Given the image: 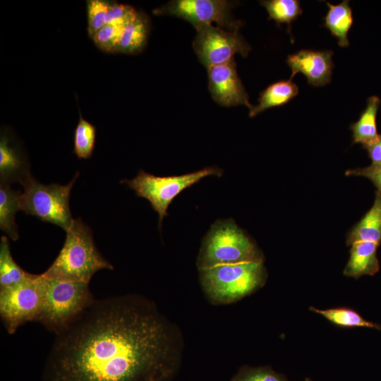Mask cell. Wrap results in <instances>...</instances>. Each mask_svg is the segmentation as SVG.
<instances>
[{
	"instance_id": "1",
	"label": "cell",
	"mask_w": 381,
	"mask_h": 381,
	"mask_svg": "<svg viewBox=\"0 0 381 381\" xmlns=\"http://www.w3.org/2000/svg\"><path fill=\"white\" fill-rule=\"evenodd\" d=\"M181 334L150 300H95L56 334L44 381H166L183 350Z\"/></svg>"
},
{
	"instance_id": "2",
	"label": "cell",
	"mask_w": 381,
	"mask_h": 381,
	"mask_svg": "<svg viewBox=\"0 0 381 381\" xmlns=\"http://www.w3.org/2000/svg\"><path fill=\"white\" fill-rule=\"evenodd\" d=\"M66 234L61 250L50 267L42 274L44 277L89 284L99 270L114 269L97 249L92 231L81 219H74Z\"/></svg>"
},
{
	"instance_id": "3",
	"label": "cell",
	"mask_w": 381,
	"mask_h": 381,
	"mask_svg": "<svg viewBox=\"0 0 381 381\" xmlns=\"http://www.w3.org/2000/svg\"><path fill=\"white\" fill-rule=\"evenodd\" d=\"M202 289L214 304L236 302L261 288L267 280L264 261L224 264L199 270Z\"/></svg>"
},
{
	"instance_id": "4",
	"label": "cell",
	"mask_w": 381,
	"mask_h": 381,
	"mask_svg": "<svg viewBox=\"0 0 381 381\" xmlns=\"http://www.w3.org/2000/svg\"><path fill=\"white\" fill-rule=\"evenodd\" d=\"M249 261H264V255L255 242L229 218L212 224L202 238L196 265L200 270Z\"/></svg>"
},
{
	"instance_id": "5",
	"label": "cell",
	"mask_w": 381,
	"mask_h": 381,
	"mask_svg": "<svg viewBox=\"0 0 381 381\" xmlns=\"http://www.w3.org/2000/svg\"><path fill=\"white\" fill-rule=\"evenodd\" d=\"M43 277L44 298L37 322L56 334L76 320L95 299L88 283Z\"/></svg>"
},
{
	"instance_id": "6",
	"label": "cell",
	"mask_w": 381,
	"mask_h": 381,
	"mask_svg": "<svg viewBox=\"0 0 381 381\" xmlns=\"http://www.w3.org/2000/svg\"><path fill=\"white\" fill-rule=\"evenodd\" d=\"M223 170L217 167H208L182 175L157 176L140 170L133 179L120 182L127 185L138 197L147 199L159 214V229L173 200L185 189L193 186L208 176L220 177Z\"/></svg>"
},
{
	"instance_id": "7",
	"label": "cell",
	"mask_w": 381,
	"mask_h": 381,
	"mask_svg": "<svg viewBox=\"0 0 381 381\" xmlns=\"http://www.w3.org/2000/svg\"><path fill=\"white\" fill-rule=\"evenodd\" d=\"M79 173L66 185L43 184L32 176L23 185L20 198V210L43 222L56 224L66 231L72 225L69 199Z\"/></svg>"
},
{
	"instance_id": "8",
	"label": "cell",
	"mask_w": 381,
	"mask_h": 381,
	"mask_svg": "<svg viewBox=\"0 0 381 381\" xmlns=\"http://www.w3.org/2000/svg\"><path fill=\"white\" fill-rule=\"evenodd\" d=\"M44 298V277L30 274L20 283L0 289V315L8 334L28 322H37Z\"/></svg>"
},
{
	"instance_id": "9",
	"label": "cell",
	"mask_w": 381,
	"mask_h": 381,
	"mask_svg": "<svg viewBox=\"0 0 381 381\" xmlns=\"http://www.w3.org/2000/svg\"><path fill=\"white\" fill-rule=\"evenodd\" d=\"M195 28L197 33L193 49L200 61L207 68L230 61L236 54L246 57L251 49L238 30H224L212 25Z\"/></svg>"
},
{
	"instance_id": "10",
	"label": "cell",
	"mask_w": 381,
	"mask_h": 381,
	"mask_svg": "<svg viewBox=\"0 0 381 381\" xmlns=\"http://www.w3.org/2000/svg\"><path fill=\"white\" fill-rule=\"evenodd\" d=\"M232 3L225 0H175L157 8V15L167 14L182 18L195 28L215 23L229 31L238 30L241 21L233 18Z\"/></svg>"
},
{
	"instance_id": "11",
	"label": "cell",
	"mask_w": 381,
	"mask_h": 381,
	"mask_svg": "<svg viewBox=\"0 0 381 381\" xmlns=\"http://www.w3.org/2000/svg\"><path fill=\"white\" fill-rule=\"evenodd\" d=\"M207 70L209 90L217 103L224 107L245 105L249 109L252 108L234 59Z\"/></svg>"
},
{
	"instance_id": "12",
	"label": "cell",
	"mask_w": 381,
	"mask_h": 381,
	"mask_svg": "<svg viewBox=\"0 0 381 381\" xmlns=\"http://www.w3.org/2000/svg\"><path fill=\"white\" fill-rule=\"evenodd\" d=\"M332 55L333 52L331 50L312 49H302L289 54L286 63L291 71L290 79L298 73H301L311 85L320 87L328 84L334 68Z\"/></svg>"
},
{
	"instance_id": "13",
	"label": "cell",
	"mask_w": 381,
	"mask_h": 381,
	"mask_svg": "<svg viewBox=\"0 0 381 381\" xmlns=\"http://www.w3.org/2000/svg\"><path fill=\"white\" fill-rule=\"evenodd\" d=\"M32 175L30 164L20 146L8 132L1 131L0 136V183L11 185L18 182L22 186Z\"/></svg>"
},
{
	"instance_id": "14",
	"label": "cell",
	"mask_w": 381,
	"mask_h": 381,
	"mask_svg": "<svg viewBox=\"0 0 381 381\" xmlns=\"http://www.w3.org/2000/svg\"><path fill=\"white\" fill-rule=\"evenodd\" d=\"M379 244L370 241H358L351 246L350 256L344 269L346 277L358 279L374 275L380 269L377 257Z\"/></svg>"
},
{
	"instance_id": "15",
	"label": "cell",
	"mask_w": 381,
	"mask_h": 381,
	"mask_svg": "<svg viewBox=\"0 0 381 381\" xmlns=\"http://www.w3.org/2000/svg\"><path fill=\"white\" fill-rule=\"evenodd\" d=\"M358 241L381 243V194L377 192L370 209L346 234L347 246Z\"/></svg>"
},
{
	"instance_id": "16",
	"label": "cell",
	"mask_w": 381,
	"mask_h": 381,
	"mask_svg": "<svg viewBox=\"0 0 381 381\" xmlns=\"http://www.w3.org/2000/svg\"><path fill=\"white\" fill-rule=\"evenodd\" d=\"M380 99L373 95L368 98L366 107L361 112L359 119L351 123L353 144L368 145L376 141L380 135L377 130L376 118L380 106Z\"/></svg>"
},
{
	"instance_id": "17",
	"label": "cell",
	"mask_w": 381,
	"mask_h": 381,
	"mask_svg": "<svg viewBox=\"0 0 381 381\" xmlns=\"http://www.w3.org/2000/svg\"><path fill=\"white\" fill-rule=\"evenodd\" d=\"M298 92V87L291 79L275 82L260 93L258 104L249 109V116L254 117L267 109L283 106L295 97Z\"/></svg>"
},
{
	"instance_id": "18",
	"label": "cell",
	"mask_w": 381,
	"mask_h": 381,
	"mask_svg": "<svg viewBox=\"0 0 381 381\" xmlns=\"http://www.w3.org/2000/svg\"><path fill=\"white\" fill-rule=\"evenodd\" d=\"M326 4L329 8L324 18V26L337 39L340 47H349L348 32L353 22L349 1L344 0L337 5L329 2Z\"/></svg>"
},
{
	"instance_id": "19",
	"label": "cell",
	"mask_w": 381,
	"mask_h": 381,
	"mask_svg": "<svg viewBox=\"0 0 381 381\" xmlns=\"http://www.w3.org/2000/svg\"><path fill=\"white\" fill-rule=\"evenodd\" d=\"M148 32V19L145 14L138 13L134 19L124 26L118 52L128 54L140 52L147 44Z\"/></svg>"
},
{
	"instance_id": "20",
	"label": "cell",
	"mask_w": 381,
	"mask_h": 381,
	"mask_svg": "<svg viewBox=\"0 0 381 381\" xmlns=\"http://www.w3.org/2000/svg\"><path fill=\"white\" fill-rule=\"evenodd\" d=\"M20 195L21 192L13 190L10 185L0 183V229L13 241L19 237L15 217L20 210Z\"/></svg>"
},
{
	"instance_id": "21",
	"label": "cell",
	"mask_w": 381,
	"mask_h": 381,
	"mask_svg": "<svg viewBox=\"0 0 381 381\" xmlns=\"http://www.w3.org/2000/svg\"><path fill=\"white\" fill-rule=\"evenodd\" d=\"M30 274L15 262L11 255L8 239L2 236L0 242V289L18 284Z\"/></svg>"
},
{
	"instance_id": "22",
	"label": "cell",
	"mask_w": 381,
	"mask_h": 381,
	"mask_svg": "<svg viewBox=\"0 0 381 381\" xmlns=\"http://www.w3.org/2000/svg\"><path fill=\"white\" fill-rule=\"evenodd\" d=\"M309 309L340 327H367L381 329L380 325L365 320L360 314L351 308H335L320 310L310 307Z\"/></svg>"
},
{
	"instance_id": "23",
	"label": "cell",
	"mask_w": 381,
	"mask_h": 381,
	"mask_svg": "<svg viewBox=\"0 0 381 381\" xmlns=\"http://www.w3.org/2000/svg\"><path fill=\"white\" fill-rule=\"evenodd\" d=\"M269 14V18L278 25L286 23L291 34V23L302 13L300 1L298 0H265L260 1Z\"/></svg>"
},
{
	"instance_id": "24",
	"label": "cell",
	"mask_w": 381,
	"mask_h": 381,
	"mask_svg": "<svg viewBox=\"0 0 381 381\" xmlns=\"http://www.w3.org/2000/svg\"><path fill=\"white\" fill-rule=\"evenodd\" d=\"M79 112V121L74 131V152L79 159H89L95 148L96 128Z\"/></svg>"
},
{
	"instance_id": "25",
	"label": "cell",
	"mask_w": 381,
	"mask_h": 381,
	"mask_svg": "<svg viewBox=\"0 0 381 381\" xmlns=\"http://www.w3.org/2000/svg\"><path fill=\"white\" fill-rule=\"evenodd\" d=\"M111 3L105 0L87 1V32L90 37L108 24Z\"/></svg>"
},
{
	"instance_id": "26",
	"label": "cell",
	"mask_w": 381,
	"mask_h": 381,
	"mask_svg": "<svg viewBox=\"0 0 381 381\" xmlns=\"http://www.w3.org/2000/svg\"><path fill=\"white\" fill-rule=\"evenodd\" d=\"M124 25L108 23L98 32L92 39L95 45L107 53H118L119 43Z\"/></svg>"
},
{
	"instance_id": "27",
	"label": "cell",
	"mask_w": 381,
	"mask_h": 381,
	"mask_svg": "<svg viewBox=\"0 0 381 381\" xmlns=\"http://www.w3.org/2000/svg\"><path fill=\"white\" fill-rule=\"evenodd\" d=\"M231 381H289L281 373L273 370L270 367L243 366L233 377Z\"/></svg>"
},
{
	"instance_id": "28",
	"label": "cell",
	"mask_w": 381,
	"mask_h": 381,
	"mask_svg": "<svg viewBox=\"0 0 381 381\" xmlns=\"http://www.w3.org/2000/svg\"><path fill=\"white\" fill-rule=\"evenodd\" d=\"M138 12L126 4L111 1L108 15V23H115L126 25L135 18Z\"/></svg>"
},
{
	"instance_id": "29",
	"label": "cell",
	"mask_w": 381,
	"mask_h": 381,
	"mask_svg": "<svg viewBox=\"0 0 381 381\" xmlns=\"http://www.w3.org/2000/svg\"><path fill=\"white\" fill-rule=\"evenodd\" d=\"M345 175L368 179L376 187V192L381 194V164H371L365 167L348 169L345 171Z\"/></svg>"
},
{
	"instance_id": "30",
	"label": "cell",
	"mask_w": 381,
	"mask_h": 381,
	"mask_svg": "<svg viewBox=\"0 0 381 381\" xmlns=\"http://www.w3.org/2000/svg\"><path fill=\"white\" fill-rule=\"evenodd\" d=\"M363 147L368 152V156L372 161V164H381V136L375 142L363 145Z\"/></svg>"
},
{
	"instance_id": "31",
	"label": "cell",
	"mask_w": 381,
	"mask_h": 381,
	"mask_svg": "<svg viewBox=\"0 0 381 381\" xmlns=\"http://www.w3.org/2000/svg\"><path fill=\"white\" fill-rule=\"evenodd\" d=\"M305 381H312V380H311L310 379H309V378H306V379L305 380Z\"/></svg>"
},
{
	"instance_id": "32",
	"label": "cell",
	"mask_w": 381,
	"mask_h": 381,
	"mask_svg": "<svg viewBox=\"0 0 381 381\" xmlns=\"http://www.w3.org/2000/svg\"><path fill=\"white\" fill-rule=\"evenodd\" d=\"M150 381H156V380H150Z\"/></svg>"
},
{
	"instance_id": "33",
	"label": "cell",
	"mask_w": 381,
	"mask_h": 381,
	"mask_svg": "<svg viewBox=\"0 0 381 381\" xmlns=\"http://www.w3.org/2000/svg\"><path fill=\"white\" fill-rule=\"evenodd\" d=\"M380 136H381V134H380Z\"/></svg>"
}]
</instances>
